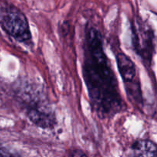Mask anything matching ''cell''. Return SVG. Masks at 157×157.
<instances>
[{"label": "cell", "mask_w": 157, "mask_h": 157, "mask_svg": "<svg viewBox=\"0 0 157 157\" xmlns=\"http://www.w3.org/2000/svg\"><path fill=\"white\" fill-rule=\"evenodd\" d=\"M71 157H87V155L81 150H75L72 153Z\"/></svg>", "instance_id": "52a82bcc"}, {"label": "cell", "mask_w": 157, "mask_h": 157, "mask_svg": "<svg viewBox=\"0 0 157 157\" xmlns=\"http://www.w3.org/2000/svg\"><path fill=\"white\" fill-rule=\"evenodd\" d=\"M117 64L125 84L127 94L133 102L140 103L141 91L134 63L124 53H119L117 55Z\"/></svg>", "instance_id": "277c9868"}, {"label": "cell", "mask_w": 157, "mask_h": 157, "mask_svg": "<svg viewBox=\"0 0 157 157\" xmlns=\"http://www.w3.org/2000/svg\"><path fill=\"white\" fill-rule=\"evenodd\" d=\"M0 21L3 29L15 40L25 44L32 42L27 18L18 9L7 6L0 9Z\"/></svg>", "instance_id": "7a4b0ae2"}, {"label": "cell", "mask_w": 157, "mask_h": 157, "mask_svg": "<svg viewBox=\"0 0 157 157\" xmlns=\"http://www.w3.org/2000/svg\"><path fill=\"white\" fill-rule=\"evenodd\" d=\"M130 157H157V145L149 140H139L132 145Z\"/></svg>", "instance_id": "8992f818"}, {"label": "cell", "mask_w": 157, "mask_h": 157, "mask_svg": "<svg viewBox=\"0 0 157 157\" xmlns=\"http://www.w3.org/2000/svg\"><path fill=\"white\" fill-rule=\"evenodd\" d=\"M132 40L136 53L147 62H150L154 50V35L150 27L140 18L133 19Z\"/></svg>", "instance_id": "3957f363"}, {"label": "cell", "mask_w": 157, "mask_h": 157, "mask_svg": "<svg viewBox=\"0 0 157 157\" xmlns=\"http://www.w3.org/2000/svg\"><path fill=\"white\" fill-rule=\"evenodd\" d=\"M28 117L32 122L42 128H50L55 124V115L53 110L44 102L31 103L28 107Z\"/></svg>", "instance_id": "5b68a950"}, {"label": "cell", "mask_w": 157, "mask_h": 157, "mask_svg": "<svg viewBox=\"0 0 157 157\" xmlns=\"http://www.w3.org/2000/svg\"><path fill=\"white\" fill-rule=\"evenodd\" d=\"M83 75L91 107L98 116L110 117L123 110L124 102L104 51L102 36L91 25H87L85 29Z\"/></svg>", "instance_id": "6da1fadb"}, {"label": "cell", "mask_w": 157, "mask_h": 157, "mask_svg": "<svg viewBox=\"0 0 157 157\" xmlns=\"http://www.w3.org/2000/svg\"><path fill=\"white\" fill-rule=\"evenodd\" d=\"M0 157H13L10 153L0 149Z\"/></svg>", "instance_id": "ba28073f"}]
</instances>
